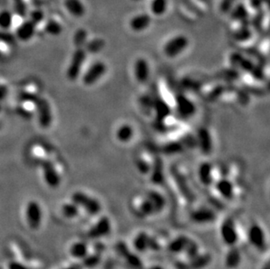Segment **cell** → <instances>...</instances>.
Here are the masks:
<instances>
[{
	"label": "cell",
	"mask_w": 270,
	"mask_h": 269,
	"mask_svg": "<svg viewBox=\"0 0 270 269\" xmlns=\"http://www.w3.org/2000/svg\"><path fill=\"white\" fill-rule=\"evenodd\" d=\"M71 201L93 216L97 215L102 210V205L99 200L82 191L74 192L71 196Z\"/></svg>",
	"instance_id": "6da1fadb"
},
{
	"label": "cell",
	"mask_w": 270,
	"mask_h": 269,
	"mask_svg": "<svg viewBox=\"0 0 270 269\" xmlns=\"http://www.w3.org/2000/svg\"><path fill=\"white\" fill-rule=\"evenodd\" d=\"M189 45V39L186 36L177 35L169 39L164 44V53L169 58H175L181 54Z\"/></svg>",
	"instance_id": "7a4b0ae2"
},
{
	"label": "cell",
	"mask_w": 270,
	"mask_h": 269,
	"mask_svg": "<svg viewBox=\"0 0 270 269\" xmlns=\"http://www.w3.org/2000/svg\"><path fill=\"white\" fill-rule=\"evenodd\" d=\"M86 56H87V52L82 47L76 48L75 53H73L71 61L67 71V77L70 81H75L78 78L82 71L83 64L85 62Z\"/></svg>",
	"instance_id": "3957f363"
},
{
	"label": "cell",
	"mask_w": 270,
	"mask_h": 269,
	"mask_svg": "<svg viewBox=\"0 0 270 269\" xmlns=\"http://www.w3.org/2000/svg\"><path fill=\"white\" fill-rule=\"evenodd\" d=\"M25 220L32 230H37L42 221V209L37 201H30L25 208Z\"/></svg>",
	"instance_id": "277c9868"
},
{
	"label": "cell",
	"mask_w": 270,
	"mask_h": 269,
	"mask_svg": "<svg viewBox=\"0 0 270 269\" xmlns=\"http://www.w3.org/2000/svg\"><path fill=\"white\" fill-rule=\"evenodd\" d=\"M221 240L228 247L236 246L239 241V234L235 221L232 219H227L222 223L220 230Z\"/></svg>",
	"instance_id": "5b68a950"
},
{
	"label": "cell",
	"mask_w": 270,
	"mask_h": 269,
	"mask_svg": "<svg viewBox=\"0 0 270 269\" xmlns=\"http://www.w3.org/2000/svg\"><path fill=\"white\" fill-rule=\"evenodd\" d=\"M106 65L102 61H96L89 67L88 71L84 74L82 82L85 85H93L106 74Z\"/></svg>",
	"instance_id": "8992f818"
},
{
	"label": "cell",
	"mask_w": 270,
	"mask_h": 269,
	"mask_svg": "<svg viewBox=\"0 0 270 269\" xmlns=\"http://www.w3.org/2000/svg\"><path fill=\"white\" fill-rule=\"evenodd\" d=\"M112 224L110 218L103 216L90 227L88 232V236L91 239H100L105 237L111 234Z\"/></svg>",
	"instance_id": "52a82bcc"
},
{
	"label": "cell",
	"mask_w": 270,
	"mask_h": 269,
	"mask_svg": "<svg viewBox=\"0 0 270 269\" xmlns=\"http://www.w3.org/2000/svg\"><path fill=\"white\" fill-rule=\"evenodd\" d=\"M248 237L250 244L252 245L254 248L258 250H265L267 248L266 235L263 227L254 224L249 228L248 232Z\"/></svg>",
	"instance_id": "ba28073f"
},
{
	"label": "cell",
	"mask_w": 270,
	"mask_h": 269,
	"mask_svg": "<svg viewBox=\"0 0 270 269\" xmlns=\"http://www.w3.org/2000/svg\"><path fill=\"white\" fill-rule=\"evenodd\" d=\"M231 61L236 66L242 67L246 72H249L251 75H254L256 79H263V77L264 78V74L259 67L253 63L251 60H247L238 53H234L232 55Z\"/></svg>",
	"instance_id": "9c48e42d"
},
{
	"label": "cell",
	"mask_w": 270,
	"mask_h": 269,
	"mask_svg": "<svg viewBox=\"0 0 270 269\" xmlns=\"http://www.w3.org/2000/svg\"><path fill=\"white\" fill-rule=\"evenodd\" d=\"M176 110L178 115L184 118H189L195 114V104L188 97L184 95H178L175 99Z\"/></svg>",
	"instance_id": "30bf717a"
},
{
	"label": "cell",
	"mask_w": 270,
	"mask_h": 269,
	"mask_svg": "<svg viewBox=\"0 0 270 269\" xmlns=\"http://www.w3.org/2000/svg\"><path fill=\"white\" fill-rule=\"evenodd\" d=\"M35 103L39 124L43 128L49 127L52 124V113L49 103L43 98L36 100Z\"/></svg>",
	"instance_id": "8fae6325"
},
{
	"label": "cell",
	"mask_w": 270,
	"mask_h": 269,
	"mask_svg": "<svg viewBox=\"0 0 270 269\" xmlns=\"http://www.w3.org/2000/svg\"><path fill=\"white\" fill-rule=\"evenodd\" d=\"M117 250H118V254L125 259V261L127 262L130 267L135 269H142V262L141 259L139 258L138 256L134 253L130 251L127 245L125 244V242L118 243L117 245Z\"/></svg>",
	"instance_id": "7c38bea8"
},
{
	"label": "cell",
	"mask_w": 270,
	"mask_h": 269,
	"mask_svg": "<svg viewBox=\"0 0 270 269\" xmlns=\"http://www.w3.org/2000/svg\"><path fill=\"white\" fill-rule=\"evenodd\" d=\"M42 168L43 175L46 184L51 188L58 187L61 184V178L53 163L49 161H46L43 163Z\"/></svg>",
	"instance_id": "4fadbf2b"
},
{
	"label": "cell",
	"mask_w": 270,
	"mask_h": 269,
	"mask_svg": "<svg viewBox=\"0 0 270 269\" xmlns=\"http://www.w3.org/2000/svg\"><path fill=\"white\" fill-rule=\"evenodd\" d=\"M216 219V214L209 208H199L191 213V220L197 224H209Z\"/></svg>",
	"instance_id": "5bb4252c"
},
{
	"label": "cell",
	"mask_w": 270,
	"mask_h": 269,
	"mask_svg": "<svg viewBox=\"0 0 270 269\" xmlns=\"http://www.w3.org/2000/svg\"><path fill=\"white\" fill-rule=\"evenodd\" d=\"M134 75L135 80L140 83H144L149 80V63L145 59L140 58L138 60H135L134 65Z\"/></svg>",
	"instance_id": "9a60e30c"
},
{
	"label": "cell",
	"mask_w": 270,
	"mask_h": 269,
	"mask_svg": "<svg viewBox=\"0 0 270 269\" xmlns=\"http://www.w3.org/2000/svg\"><path fill=\"white\" fill-rule=\"evenodd\" d=\"M36 25L35 23L30 19L23 22L16 31V37L21 41H28L35 33Z\"/></svg>",
	"instance_id": "2e32d148"
},
{
	"label": "cell",
	"mask_w": 270,
	"mask_h": 269,
	"mask_svg": "<svg viewBox=\"0 0 270 269\" xmlns=\"http://www.w3.org/2000/svg\"><path fill=\"white\" fill-rule=\"evenodd\" d=\"M151 24V18L147 13H141L134 16L130 21V26L134 32H142Z\"/></svg>",
	"instance_id": "e0dca14e"
},
{
	"label": "cell",
	"mask_w": 270,
	"mask_h": 269,
	"mask_svg": "<svg viewBox=\"0 0 270 269\" xmlns=\"http://www.w3.org/2000/svg\"><path fill=\"white\" fill-rule=\"evenodd\" d=\"M242 253L236 248V246L230 247L226 257H225V265L230 269H235L238 268L242 263Z\"/></svg>",
	"instance_id": "ac0fdd59"
},
{
	"label": "cell",
	"mask_w": 270,
	"mask_h": 269,
	"mask_svg": "<svg viewBox=\"0 0 270 269\" xmlns=\"http://www.w3.org/2000/svg\"><path fill=\"white\" fill-rule=\"evenodd\" d=\"M217 191L220 193L221 197L226 198V199H232L235 196V188L234 184L231 181L228 180L227 178H221L217 181L215 184Z\"/></svg>",
	"instance_id": "d6986e66"
},
{
	"label": "cell",
	"mask_w": 270,
	"mask_h": 269,
	"mask_svg": "<svg viewBox=\"0 0 270 269\" xmlns=\"http://www.w3.org/2000/svg\"><path fill=\"white\" fill-rule=\"evenodd\" d=\"M198 176L201 184L209 186L213 184V166L208 162L202 163L199 167Z\"/></svg>",
	"instance_id": "ffe728a7"
},
{
	"label": "cell",
	"mask_w": 270,
	"mask_h": 269,
	"mask_svg": "<svg viewBox=\"0 0 270 269\" xmlns=\"http://www.w3.org/2000/svg\"><path fill=\"white\" fill-rule=\"evenodd\" d=\"M67 11L75 18H81L85 14L86 8L82 0H65Z\"/></svg>",
	"instance_id": "44dd1931"
},
{
	"label": "cell",
	"mask_w": 270,
	"mask_h": 269,
	"mask_svg": "<svg viewBox=\"0 0 270 269\" xmlns=\"http://www.w3.org/2000/svg\"><path fill=\"white\" fill-rule=\"evenodd\" d=\"M189 240L190 239L187 236L179 235L169 242L167 246L168 250L171 252V254H176V255L184 253Z\"/></svg>",
	"instance_id": "7402d4cb"
},
{
	"label": "cell",
	"mask_w": 270,
	"mask_h": 269,
	"mask_svg": "<svg viewBox=\"0 0 270 269\" xmlns=\"http://www.w3.org/2000/svg\"><path fill=\"white\" fill-rule=\"evenodd\" d=\"M146 198L149 199V202L151 203L155 213H158L164 210L166 201L164 196L159 193L158 191H150L146 195Z\"/></svg>",
	"instance_id": "603a6c76"
},
{
	"label": "cell",
	"mask_w": 270,
	"mask_h": 269,
	"mask_svg": "<svg viewBox=\"0 0 270 269\" xmlns=\"http://www.w3.org/2000/svg\"><path fill=\"white\" fill-rule=\"evenodd\" d=\"M198 140H199V147L203 152L208 154L213 149V142L209 131L206 129L199 130L198 133Z\"/></svg>",
	"instance_id": "cb8c5ba5"
},
{
	"label": "cell",
	"mask_w": 270,
	"mask_h": 269,
	"mask_svg": "<svg viewBox=\"0 0 270 269\" xmlns=\"http://www.w3.org/2000/svg\"><path fill=\"white\" fill-rule=\"evenodd\" d=\"M149 237L150 236L145 232H140L136 234L133 241V246L135 250L139 253H144L149 250Z\"/></svg>",
	"instance_id": "d4e9b609"
},
{
	"label": "cell",
	"mask_w": 270,
	"mask_h": 269,
	"mask_svg": "<svg viewBox=\"0 0 270 269\" xmlns=\"http://www.w3.org/2000/svg\"><path fill=\"white\" fill-rule=\"evenodd\" d=\"M70 255L73 258L77 260H83L87 255H89V247L85 242L78 241L72 245L71 248L69 249Z\"/></svg>",
	"instance_id": "484cf974"
},
{
	"label": "cell",
	"mask_w": 270,
	"mask_h": 269,
	"mask_svg": "<svg viewBox=\"0 0 270 269\" xmlns=\"http://www.w3.org/2000/svg\"><path fill=\"white\" fill-rule=\"evenodd\" d=\"M211 260H212L211 255L208 254H206V255L199 254V255L194 256L193 258L190 259L189 268L192 269H205L206 267L209 265Z\"/></svg>",
	"instance_id": "4316f807"
},
{
	"label": "cell",
	"mask_w": 270,
	"mask_h": 269,
	"mask_svg": "<svg viewBox=\"0 0 270 269\" xmlns=\"http://www.w3.org/2000/svg\"><path fill=\"white\" fill-rule=\"evenodd\" d=\"M134 135V130L129 124H124L117 131V138L121 142H128Z\"/></svg>",
	"instance_id": "83f0119b"
},
{
	"label": "cell",
	"mask_w": 270,
	"mask_h": 269,
	"mask_svg": "<svg viewBox=\"0 0 270 269\" xmlns=\"http://www.w3.org/2000/svg\"><path fill=\"white\" fill-rule=\"evenodd\" d=\"M149 7L153 14L162 16L167 11L168 0H152Z\"/></svg>",
	"instance_id": "f1b7e54d"
},
{
	"label": "cell",
	"mask_w": 270,
	"mask_h": 269,
	"mask_svg": "<svg viewBox=\"0 0 270 269\" xmlns=\"http://www.w3.org/2000/svg\"><path fill=\"white\" fill-rule=\"evenodd\" d=\"M154 108L156 111V117L160 120L166 118L171 112L170 107L168 106L167 103L163 100L158 99V101H156V103H154Z\"/></svg>",
	"instance_id": "f546056e"
},
{
	"label": "cell",
	"mask_w": 270,
	"mask_h": 269,
	"mask_svg": "<svg viewBox=\"0 0 270 269\" xmlns=\"http://www.w3.org/2000/svg\"><path fill=\"white\" fill-rule=\"evenodd\" d=\"M232 18L238 21H245L249 18V11L244 4H239L232 11Z\"/></svg>",
	"instance_id": "4dcf8cb0"
},
{
	"label": "cell",
	"mask_w": 270,
	"mask_h": 269,
	"mask_svg": "<svg viewBox=\"0 0 270 269\" xmlns=\"http://www.w3.org/2000/svg\"><path fill=\"white\" fill-rule=\"evenodd\" d=\"M138 215L142 218H147V217L151 216L153 214H156L154 208H153L151 203L149 202V199L146 198L142 200L138 207Z\"/></svg>",
	"instance_id": "1f68e13d"
},
{
	"label": "cell",
	"mask_w": 270,
	"mask_h": 269,
	"mask_svg": "<svg viewBox=\"0 0 270 269\" xmlns=\"http://www.w3.org/2000/svg\"><path fill=\"white\" fill-rule=\"evenodd\" d=\"M61 212L66 218L74 219V218L78 216L79 213H80V207L71 201V203H67L62 206Z\"/></svg>",
	"instance_id": "d6a6232c"
},
{
	"label": "cell",
	"mask_w": 270,
	"mask_h": 269,
	"mask_svg": "<svg viewBox=\"0 0 270 269\" xmlns=\"http://www.w3.org/2000/svg\"><path fill=\"white\" fill-rule=\"evenodd\" d=\"M46 32L50 35L58 36L62 32V26L59 22L54 19H49L45 25Z\"/></svg>",
	"instance_id": "836d02e7"
},
{
	"label": "cell",
	"mask_w": 270,
	"mask_h": 269,
	"mask_svg": "<svg viewBox=\"0 0 270 269\" xmlns=\"http://www.w3.org/2000/svg\"><path fill=\"white\" fill-rule=\"evenodd\" d=\"M86 52H89L91 53H96L102 51L104 46V41L103 39H95L89 41V42L86 43Z\"/></svg>",
	"instance_id": "e575fe53"
},
{
	"label": "cell",
	"mask_w": 270,
	"mask_h": 269,
	"mask_svg": "<svg viewBox=\"0 0 270 269\" xmlns=\"http://www.w3.org/2000/svg\"><path fill=\"white\" fill-rule=\"evenodd\" d=\"M12 25V15L10 11L4 10L0 12V28L7 30Z\"/></svg>",
	"instance_id": "d590c367"
},
{
	"label": "cell",
	"mask_w": 270,
	"mask_h": 269,
	"mask_svg": "<svg viewBox=\"0 0 270 269\" xmlns=\"http://www.w3.org/2000/svg\"><path fill=\"white\" fill-rule=\"evenodd\" d=\"M82 266L86 269H94L101 262L99 255H88L85 258L82 260Z\"/></svg>",
	"instance_id": "8d00e7d4"
},
{
	"label": "cell",
	"mask_w": 270,
	"mask_h": 269,
	"mask_svg": "<svg viewBox=\"0 0 270 269\" xmlns=\"http://www.w3.org/2000/svg\"><path fill=\"white\" fill-rule=\"evenodd\" d=\"M151 178L155 184H161L163 180V165L161 160H156Z\"/></svg>",
	"instance_id": "74e56055"
},
{
	"label": "cell",
	"mask_w": 270,
	"mask_h": 269,
	"mask_svg": "<svg viewBox=\"0 0 270 269\" xmlns=\"http://www.w3.org/2000/svg\"><path fill=\"white\" fill-rule=\"evenodd\" d=\"M87 37H88V33L84 29H80L75 32L74 36V44L76 46V48H81L82 46H85L87 43Z\"/></svg>",
	"instance_id": "f35d334b"
},
{
	"label": "cell",
	"mask_w": 270,
	"mask_h": 269,
	"mask_svg": "<svg viewBox=\"0 0 270 269\" xmlns=\"http://www.w3.org/2000/svg\"><path fill=\"white\" fill-rule=\"evenodd\" d=\"M234 36L238 41H246L252 37V32L248 26H242L235 32Z\"/></svg>",
	"instance_id": "ab89813d"
},
{
	"label": "cell",
	"mask_w": 270,
	"mask_h": 269,
	"mask_svg": "<svg viewBox=\"0 0 270 269\" xmlns=\"http://www.w3.org/2000/svg\"><path fill=\"white\" fill-rule=\"evenodd\" d=\"M184 253H185V255H187L189 260L193 258L194 256L199 254V245L197 244L195 241L189 240L188 243H187L186 247H185Z\"/></svg>",
	"instance_id": "60d3db41"
},
{
	"label": "cell",
	"mask_w": 270,
	"mask_h": 269,
	"mask_svg": "<svg viewBox=\"0 0 270 269\" xmlns=\"http://www.w3.org/2000/svg\"><path fill=\"white\" fill-rule=\"evenodd\" d=\"M15 11L20 17H25L27 12V6L25 4V0H13Z\"/></svg>",
	"instance_id": "b9f144b4"
},
{
	"label": "cell",
	"mask_w": 270,
	"mask_h": 269,
	"mask_svg": "<svg viewBox=\"0 0 270 269\" xmlns=\"http://www.w3.org/2000/svg\"><path fill=\"white\" fill-rule=\"evenodd\" d=\"M44 19V12L39 9H36L30 13V20H32L36 25L39 24Z\"/></svg>",
	"instance_id": "7bdbcfd3"
},
{
	"label": "cell",
	"mask_w": 270,
	"mask_h": 269,
	"mask_svg": "<svg viewBox=\"0 0 270 269\" xmlns=\"http://www.w3.org/2000/svg\"><path fill=\"white\" fill-rule=\"evenodd\" d=\"M0 40L5 43H9V44H12L14 43L15 37L9 32H4V31H0Z\"/></svg>",
	"instance_id": "ee69618b"
},
{
	"label": "cell",
	"mask_w": 270,
	"mask_h": 269,
	"mask_svg": "<svg viewBox=\"0 0 270 269\" xmlns=\"http://www.w3.org/2000/svg\"><path fill=\"white\" fill-rule=\"evenodd\" d=\"M136 166L138 168V170H140V172H142V173H148L150 170V166H149V163L146 162L145 160H138L137 163H136Z\"/></svg>",
	"instance_id": "f6af8a7d"
},
{
	"label": "cell",
	"mask_w": 270,
	"mask_h": 269,
	"mask_svg": "<svg viewBox=\"0 0 270 269\" xmlns=\"http://www.w3.org/2000/svg\"><path fill=\"white\" fill-rule=\"evenodd\" d=\"M235 0H222L221 3V10L223 12H228L231 10L233 7Z\"/></svg>",
	"instance_id": "bcb514c9"
},
{
	"label": "cell",
	"mask_w": 270,
	"mask_h": 269,
	"mask_svg": "<svg viewBox=\"0 0 270 269\" xmlns=\"http://www.w3.org/2000/svg\"><path fill=\"white\" fill-rule=\"evenodd\" d=\"M149 249H151L153 251H157L160 249L159 242L151 236L149 237Z\"/></svg>",
	"instance_id": "7dc6e473"
},
{
	"label": "cell",
	"mask_w": 270,
	"mask_h": 269,
	"mask_svg": "<svg viewBox=\"0 0 270 269\" xmlns=\"http://www.w3.org/2000/svg\"><path fill=\"white\" fill-rule=\"evenodd\" d=\"M8 269H29L26 266L18 262H11L8 265Z\"/></svg>",
	"instance_id": "c3c4849f"
},
{
	"label": "cell",
	"mask_w": 270,
	"mask_h": 269,
	"mask_svg": "<svg viewBox=\"0 0 270 269\" xmlns=\"http://www.w3.org/2000/svg\"><path fill=\"white\" fill-rule=\"evenodd\" d=\"M7 95V89L5 87L0 86V100L3 99Z\"/></svg>",
	"instance_id": "681fc988"
},
{
	"label": "cell",
	"mask_w": 270,
	"mask_h": 269,
	"mask_svg": "<svg viewBox=\"0 0 270 269\" xmlns=\"http://www.w3.org/2000/svg\"><path fill=\"white\" fill-rule=\"evenodd\" d=\"M261 4H262V0H251V5L255 9H256V7H259Z\"/></svg>",
	"instance_id": "f907efd6"
},
{
	"label": "cell",
	"mask_w": 270,
	"mask_h": 269,
	"mask_svg": "<svg viewBox=\"0 0 270 269\" xmlns=\"http://www.w3.org/2000/svg\"><path fill=\"white\" fill-rule=\"evenodd\" d=\"M62 269H82V268L78 267V266H71V267H68V268H64Z\"/></svg>",
	"instance_id": "816d5d0a"
},
{
	"label": "cell",
	"mask_w": 270,
	"mask_h": 269,
	"mask_svg": "<svg viewBox=\"0 0 270 269\" xmlns=\"http://www.w3.org/2000/svg\"><path fill=\"white\" fill-rule=\"evenodd\" d=\"M148 269H164L161 266H152V267H150V268H149Z\"/></svg>",
	"instance_id": "f5cc1de1"
},
{
	"label": "cell",
	"mask_w": 270,
	"mask_h": 269,
	"mask_svg": "<svg viewBox=\"0 0 270 269\" xmlns=\"http://www.w3.org/2000/svg\"><path fill=\"white\" fill-rule=\"evenodd\" d=\"M135 1H139V0H135Z\"/></svg>",
	"instance_id": "db71d44e"
}]
</instances>
